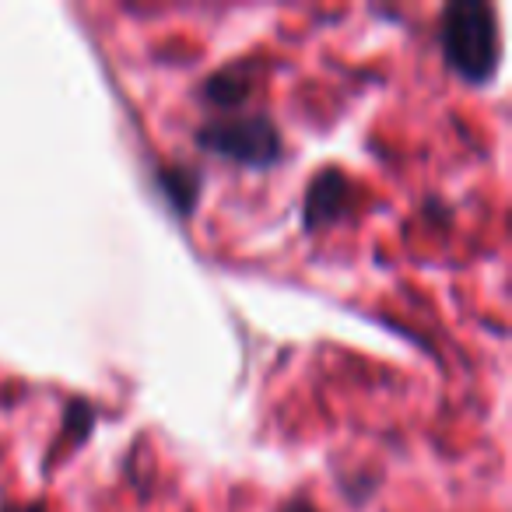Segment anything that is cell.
Segmentation results:
<instances>
[{"label": "cell", "instance_id": "1", "mask_svg": "<svg viewBox=\"0 0 512 512\" xmlns=\"http://www.w3.org/2000/svg\"><path fill=\"white\" fill-rule=\"evenodd\" d=\"M439 46L449 71L470 85H488L502 64V32L484 0L446 4L439 22Z\"/></svg>", "mask_w": 512, "mask_h": 512}, {"label": "cell", "instance_id": "2", "mask_svg": "<svg viewBox=\"0 0 512 512\" xmlns=\"http://www.w3.org/2000/svg\"><path fill=\"white\" fill-rule=\"evenodd\" d=\"M193 141L200 151L253 169H271L285 158L281 130L267 113H218L193 130Z\"/></svg>", "mask_w": 512, "mask_h": 512}, {"label": "cell", "instance_id": "3", "mask_svg": "<svg viewBox=\"0 0 512 512\" xmlns=\"http://www.w3.org/2000/svg\"><path fill=\"white\" fill-rule=\"evenodd\" d=\"M344 204H348V179L341 172L323 169L320 176H313L306 186V200H302V225H306V232H316V228L337 221L344 214Z\"/></svg>", "mask_w": 512, "mask_h": 512}, {"label": "cell", "instance_id": "4", "mask_svg": "<svg viewBox=\"0 0 512 512\" xmlns=\"http://www.w3.org/2000/svg\"><path fill=\"white\" fill-rule=\"evenodd\" d=\"M200 95L207 106L221 109V113H239L242 102L253 95V78H249L246 64H228L200 81Z\"/></svg>", "mask_w": 512, "mask_h": 512}, {"label": "cell", "instance_id": "5", "mask_svg": "<svg viewBox=\"0 0 512 512\" xmlns=\"http://www.w3.org/2000/svg\"><path fill=\"white\" fill-rule=\"evenodd\" d=\"M155 183H158V190H162V197L169 200L172 211L193 214V207H197V200H200V186H204V179H200V172L190 169V165H169V162H165L162 169L155 172Z\"/></svg>", "mask_w": 512, "mask_h": 512}, {"label": "cell", "instance_id": "6", "mask_svg": "<svg viewBox=\"0 0 512 512\" xmlns=\"http://www.w3.org/2000/svg\"><path fill=\"white\" fill-rule=\"evenodd\" d=\"M0 512H50L43 502H25V505H4Z\"/></svg>", "mask_w": 512, "mask_h": 512}, {"label": "cell", "instance_id": "7", "mask_svg": "<svg viewBox=\"0 0 512 512\" xmlns=\"http://www.w3.org/2000/svg\"><path fill=\"white\" fill-rule=\"evenodd\" d=\"M281 512H316V509L306 502V498H295V502H285V505H281Z\"/></svg>", "mask_w": 512, "mask_h": 512}]
</instances>
